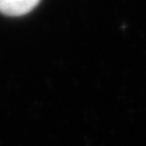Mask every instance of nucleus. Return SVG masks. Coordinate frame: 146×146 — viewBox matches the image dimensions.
Returning <instances> with one entry per match:
<instances>
[{
	"instance_id": "f257e3e1",
	"label": "nucleus",
	"mask_w": 146,
	"mask_h": 146,
	"mask_svg": "<svg viewBox=\"0 0 146 146\" xmlns=\"http://www.w3.org/2000/svg\"><path fill=\"white\" fill-rule=\"evenodd\" d=\"M42 0H0V13L7 17H22L31 13Z\"/></svg>"
}]
</instances>
